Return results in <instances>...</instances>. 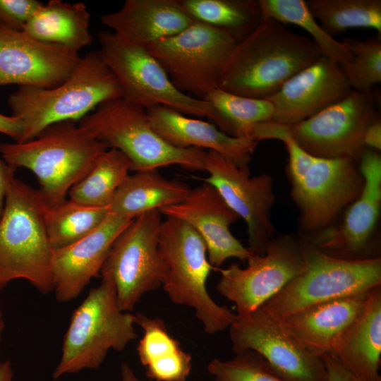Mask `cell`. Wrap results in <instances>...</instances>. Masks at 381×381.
<instances>
[{"mask_svg":"<svg viewBox=\"0 0 381 381\" xmlns=\"http://www.w3.org/2000/svg\"><path fill=\"white\" fill-rule=\"evenodd\" d=\"M251 137L258 142L275 139L284 143L291 197L300 212L304 236L332 225L344 207L360 195L364 179L357 162L312 155L298 146L285 125L273 121L255 126Z\"/></svg>","mask_w":381,"mask_h":381,"instance_id":"6da1fadb","label":"cell"},{"mask_svg":"<svg viewBox=\"0 0 381 381\" xmlns=\"http://www.w3.org/2000/svg\"><path fill=\"white\" fill-rule=\"evenodd\" d=\"M322 56L312 39L264 18L256 30L234 48L218 87L246 97L267 99Z\"/></svg>","mask_w":381,"mask_h":381,"instance_id":"7a4b0ae2","label":"cell"},{"mask_svg":"<svg viewBox=\"0 0 381 381\" xmlns=\"http://www.w3.org/2000/svg\"><path fill=\"white\" fill-rule=\"evenodd\" d=\"M122 97L119 83L98 51L87 53L59 85L18 86L7 100L12 115L23 126L20 140L33 139L47 127L79 121L101 104Z\"/></svg>","mask_w":381,"mask_h":381,"instance_id":"3957f363","label":"cell"},{"mask_svg":"<svg viewBox=\"0 0 381 381\" xmlns=\"http://www.w3.org/2000/svg\"><path fill=\"white\" fill-rule=\"evenodd\" d=\"M109 149L73 121L52 124L32 140L0 143V155L9 165L30 170L49 207L66 199L70 189L93 168Z\"/></svg>","mask_w":381,"mask_h":381,"instance_id":"277c9868","label":"cell"},{"mask_svg":"<svg viewBox=\"0 0 381 381\" xmlns=\"http://www.w3.org/2000/svg\"><path fill=\"white\" fill-rule=\"evenodd\" d=\"M47 206L39 190L11 179L0 218V290L22 279L42 294L53 291Z\"/></svg>","mask_w":381,"mask_h":381,"instance_id":"5b68a950","label":"cell"},{"mask_svg":"<svg viewBox=\"0 0 381 381\" xmlns=\"http://www.w3.org/2000/svg\"><path fill=\"white\" fill-rule=\"evenodd\" d=\"M159 249L167 266L162 286L171 301L193 308L207 334L228 329L236 313L209 294L208 277L218 269L210 263L200 235L187 222L167 217L159 229Z\"/></svg>","mask_w":381,"mask_h":381,"instance_id":"8992f818","label":"cell"},{"mask_svg":"<svg viewBox=\"0 0 381 381\" xmlns=\"http://www.w3.org/2000/svg\"><path fill=\"white\" fill-rule=\"evenodd\" d=\"M301 271L258 309L279 321L310 306L381 286V258L349 260L330 256L299 237Z\"/></svg>","mask_w":381,"mask_h":381,"instance_id":"52a82bcc","label":"cell"},{"mask_svg":"<svg viewBox=\"0 0 381 381\" xmlns=\"http://www.w3.org/2000/svg\"><path fill=\"white\" fill-rule=\"evenodd\" d=\"M101 277L71 315L54 380L98 369L110 350L122 351L137 337L133 314L119 308L112 279Z\"/></svg>","mask_w":381,"mask_h":381,"instance_id":"ba28073f","label":"cell"},{"mask_svg":"<svg viewBox=\"0 0 381 381\" xmlns=\"http://www.w3.org/2000/svg\"><path fill=\"white\" fill-rule=\"evenodd\" d=\"M78 123L109 149L121 152L130 162L131 171L169 165L205 170V150L171 145L152 128L145 109L122 97L101 104Z\"/></svg>","mask_w":381,"mask_h":381,"instance_id":"9c48e42d","label":"cell"},{"mask_svg":"<svg viewBox=\"0 0 381 381\" xmlns=\"http://www.w3.org/2000/svg\"><path fill=\"white\" fill-rule=\"evenodd\" d=\"M103 61L116 76L125 100L147 109L164 106L192 116H214L212 104L175 87L158 61L143 46L128 42L111 31L98 34Z\"/></svg>","mask_w":381,"mask_h":381,"instance_id":"30bf717a","label":"cell"},{"mask_svg":"<svg viewBox=\"0 0 381 381\" xmlns=\"http://www.w3.org/2000/svg\"><path fill=\"white\" fill-rule=\"evenodd\" d=\"M237 42L228 33L195 20L181 32L145 47L179 91L204 99L218 87Z\"/></svg>","mask_w":381,"mask_h":381,"instance_id":"8fae6325","label":"cell"},{"mask_svg":"<svg viewBox=\"0 0 381 381\" xmlns=\"http://www.w3.org/2000/svg\"><path fill=\"white\" fill-rule=\"evenodd\" d=\"M162 214L158 210L135 218L113 243L100 271L114 284L117 303L130 312L144 294L162 286L167 266L159 249Z\"/></svg>","mask_w":381,"mask_h":381,"instance_id":"7c38bea8","label":"cell"},{"mask_svg":"<svg viewBox=\"0 0 381 381\" xmlns=\"http://www.w3.org/2000/svg\"><path fill=\"white\" fill-rule=\"evenodd\" d=\"M380 115L372 94L352 90L315 115L286 128L303 150L323 158L359 162L367 128Z\"/></svg>","mask_w":381,"mask_h":381,"instance_id":"4fadbf2b","label":"cell"},{"mask_svg":"<svg viewBox=\"0 0 381 381\" xmlns=\"http://www.w3.org/2000/svg\"><path fill=\"white\" fill-rule=\"evenodd\" d=\"M248 266L234 263L218 269L217 291L232 302L238 316L247 315L279 292L302 270L303 255L299 238H274L262 255L253 254Z\"/></svg>","mask_w":381,"mask_h":381,"instance_id":"5bb4252c","label":"cell"},{"mask_svg":"<svg viewBox=\"0 0 381 381\" xmlns=\"http://www.w3.org/2000/svg\"><path fill=\"white\" fill-rule=\"evenodd\" d=\"M358 162L364 186L341 222L304 236L325 253L343 260L380 257L376 230L381 209V157L378 151L366 148Z\"/></svg>","mask_w":381,"mask_h":381,"instance_id":"9a60e30c","label":"cell"},{"mask_svg":"<svg viewBox=\"0 0 381 381\" xmlns=\"http://www.w3.org/2000/svg\"><path fill=\"white\" fill-rule=\"evenodd\" d=\"M204 169L209 176L202 181L212 185L226 204L246 223L249 250L262 255L274 238L271 208L275 202L273 180L266 174L250 176L216 152L206 151Z\"/></svg>","mask_w":381,"mask_h":381,"instance_id":"2e32d148","label":"cell"},{"mask_svg":"<svg viewBox=\"0 0 381 381\" xmlns=\"http://www.w3.org/2000/svg\"><path fill=\"white\" fill-rule=\"evenodd\" d=\"M228 329L234 353H258L284 381H328L322 358L306 350L259 309L245 316L236 315Z\"/></svg>","mask_w":381,"mask_h":381,"instance_id":"e0dca14e","label":"cell"},{"mask_svg":"<svg viewBox=\"0 0 381 381\" xmlns=\"http://www.w3.org/2000/svg\"><path fill=\"white\" fill-rule=\"evenodd\" d=\"M80 58L77 51L0 24V87H56L71 75Z\"/></svg>","mask_w":381,"mask_h":381,"instance_id":"ac0fdd59","label":"cell"},{"mask_svg":"<svg viewBox=\"0 0 381 381\" xmlns=\"http://www.w3.org/2000/svg\"><path fill=\"white\" fill-rule=\"evenodd\" d=\"M159 212L187 222L200 235L207 246L209 262L216 269L231 258L244 262L254 254L230 231V226L238 220V215L207 183L191 189L182 202Z\"/></svg>","mask_w":381,"mask_h":381,"instance_id":"d6986e66","label":"cell"},{"mask_svg":"<svg viewBox=\"0 0 381 381\" xmlns=\"http://www.w3.org/2000/svg\"><path fill=\"white\" fill-rule=\"evenodd\" d=\"M351 90L340 65L322 56L267 99L274 107L272 121L296 124L339 102Z\"/></svg>","mask_w":381,"mask_h":381,"instance_id":"ffe728a7","label":"cell"},{"mask_svg":"<svg viewBox=\"0 0 381 381\" xmlns=\"http://www.w3.org/2000/svg\"><path fill=\"white\" fill-rule=\"evenodd\" d=\"M131 220L109 212L102 224L88 235L69 246L53 250V291L58 301L73 300L100 273L113 243Z\"/></svg>","mask_w":381,"mask_h":381,"instance_id":"44dd1931","label":"cell"},{"mask_svg":"<svg viewBox=\"0 0 381 381\" xmlns=\"http://www.w3.org/2000/svg\"><path fill=\"white\" fill-rule=\"evenodd\" d=\"M150 126L166 142L177 148L196 147L217 152L241 168H249L258 141L236 138L212 123L190 117L164 106L146 109Z\"/></svg>","mask_w":381,"mask_h":381,"instance_id":"7402d4cb","label":"cell"},{"mask_svg":"<svg viewBox=\"0 0 381 381\" xmlns=\"http://www.w3.org/2000/svg\"><path fill=\"white\" fill-rule=\"evenodd\" d=\"M371 291L318 303L277 322L306 350L321 357L332 353L363 310Z\"/></svg>","mask_w":381,"mask_h":381,"instance_id":"603a6c76","label":"cell"},{"mask_svg":"<svg viewBox=\"0 0 381 381\" xmlns=\"http://www.w3.org/2000/svg\"><path fill=\"white\" fill-rule=\"evenodd\" d=\"M100 20L122 40L143 47L174 35L195 21L179 0H126Z\"/></svg>","mask_w":381,"mask_h":381,"instance_id":"cb8c5ba5","label":"cell"},{"mask_svg":"<svg viewBox=\"0 0 381 381\" xmlns=\"http://www.w3.org/2000/svg\"><path fill=\"white\" fill-rule=\"evenodd\" d=\"M331 353L358 381H381V286L370 291L363 310Z\"/></svg>","mask_w":381,"mask_h":381,"instance_id":"d4e9b609","label":"cell"},{"mask_svg":"<svg viewBox=\"0 0 381 381\" xmlns=\"http://www.w3.org/2000/svg\"><path fill=\"white\" fill-rule=\"evenodd\" d=\"M133 320L143 332L136 350L147 377L155 381H186L192 356L170 335L164 322L141 313L133 314Z\"/></svg>","mask_w":381,"mask_h":381,"instance_id":"484cf974","label":"cell"},{"mask_svg":"<svg viewBox=\"0 0 381 381\" xmlns=\"http://www.w3.org/2000/svg\"><path fill=\"white\" fill-rule=\"evenodd\" d=\"M190 190L185 183L168 180L157 169L134 171L116 190L109 210L120 217L133 219L144 212L178 204Z\"/></svg>","mask_w":381,"mask_h":381,"instance_id":"4316f807","label":"cell"},{"mask_svg":"<svg viewBox=\"0 0 381 381\" xmlns=\"http://www.w3.org/2000/svg\"><path fill=\"white\" fill-rule=\"evenodd\" d=\"M90 22L85 4L50 0L32 14L23 31L39 41L78 52L92 43Z\"/></svg>","mask_w":381,"mask_h":381,"instance_id":"83f0119b","label":"cell"},{"mask_svg":"<svg viewBox=\"0 0 381 381\" xmlns=\"http://www.w3.org/2000/svg\"><path fill=\"white\" fill-rule=\"evenodd\" d=\"M195 20L222 30L237 43L253 33L263 16L257 0H179Z\"/></svg>","mask_w":381,"mask_h":381,"instance_id":"f1b7e54d","label":"cell"},{"mask_svg":"<svg viewBox=\"0 0 381 381\" xmlns=\"http://www.w3.org/2000/svg\"><path fill=\"white\" fill-rule=\"evenodd\" d=\"M204 99L214 109L211 119L213 124L233 137L251 138L255 126L272 121L274 107L268 99L246 97L219 87L208 93Z\"/></svg>","mask_w":381,"mask_h":381,"instance_id":"f546056e","label":"cell"},{"mask_svg":"<svg viewBox=\"0 0 381 381\" xmlns=\"http://www.w3.org/2000/svg\"><path fill=\"white\" fill-rule=\"evenodd\" d=\"M130 171V162L121 152L107 149L91 171L70 189L69 199L91 207L109 208L116 190Z\"/></svg>","mask_w":381,"mask_h":381,"instance_id":"4dcf8cb0","label":"cell"},{"mask_svg":"<svg viewBox=\"0 0 381 381\" xmlns=\"http://www.w3.org/2000/svg\"><path fill=\"white\" fill-rule=\"evenodd\" d=\"M109 207H91L66 199L47 206L45 225L53 250L69 246L88 235L105 219Z\"/></svg>","mask_w":381,"mask_h":381,"instance_id":"1f68e13d","label":"cell"},{"mask_svg":"<svg viewBox=\"0 0 381 381\" xmlns=\"http://www.w3.org/2000/svg\"><path fill=\"white\" fill-rule=\"evenodd\" d=\"M315 18L331 36L350 28H365L381 32L380 0H308Z\"/></svg>","mask_w":381,"mask_h":381,"instance_id":"d6a6232c","label":"cell"},{"mask_svg":"<svg viewBox=\"0 0 381 381\" xmlns=\"http://www.w3.org/2000/svg\"><path fill=\"white\" fill-rule=\"evenodd\" d=\"M263 18H272L282 24L301 27L312 37L322 55L340 65L351 61V54L342 42L329 35L310 13L304 0H258Z\"/></svg>","mask_w":381,"mask_h":381,"instance_id":"836d02e7","label":"cell"},{"mask_svg":"<svg viewBox=\"0 0 381 381\" xmlns=\"http://www.w3.org/2000/svg\"><path fill=\"white\" fill-rule=\"evenodd\" d=\"M342 42L351 54V60L339 65L351 87L371 94L372 87L381 82L380 40L344 38Z\"/></svg>","mask_w":381,"mask_h":381,"instance_id":"e575fe53","label":"cell"},{"mask_svg":"<svg viewBox=\"0 0 381 381\" xmlns=\"http://www.w3.org/2000/svg\"><path fill=\"white\" fill-rule=\"evenodd\" d=\"M207 370L213 381H284L258 353L246 350L229 360L213 358Z\"/></svg>","mask_w":381,"mask_h":381,"instance_id":"d590c367","label":"cell"},{"mask_svg":"<svg viewBox=\"0 0 381 381\" xmlns=\"http://www.w3.org/2000/svg\"><path fill=\"white\" fill-rule=\"evenodd\" d=\"M42 4L36 0H0V24L23 31L30 17Z\"/></svg>","mask_w":381,"mask_h":381,"instance_id":"8d00e7d4","label":"cell"},{"mask_svg":"<svg viewBox=\"0 0 381 381\" xmlns=\"http://www.w3.org/2000/svg\"><path fill=\"white\" fill-rule=\"evenodd\" d=\"M327 374L328 381H358L331 353L321 356Z\"/></svg>","mask_w":381,"mask_h":381,"instance_id":"74e56055","label":"cell"},{"mask_svg":"<svg viewBox=\"0 0 381 381\" xmlns=\"http://www.w3.org/2000/svg\"><path fill=\"white\" fill-rule=\"evenodd\" d=\"M23 126L21 120L13 115L0 114V133L13 138L18 143L22 137Z\"/></svg>","mask_w":381,"mask_h":381,"instance_id":"f35d334b","label":"cell"},{"mask_svg":"<svg viewBox=\"0 0 381 381\" xmlns=\"http://www.w3.org/2000/svg\"><path fill=\"white\" fill-rule=\"evenodd\" d=\"M16 168L8 164L0 155V218L2 215L8 184L15 176Z\"/></svg>","mask_w":381,"mask_h":381,"instance_id":"ab89813d","label":"cell"},{"mask_svg":"<svg viewBox=\"0 0 381 381\" xmlns=\"http://www.w3.org/2000/svg\"><path fill=\"white\" fill-rule=\"evenodd\" d=\"M363 142L367 148L377 151L381 150V120L380 116L375 119L367 128Z\"/></svg>","mask_w":381,"mask_h":381,"instance_id":"60d3db41","label":"cell"},{"mask_svg":"<svg viewBox=\"0 0 381 381\" xmlns=\"http://www.w3.org/2000/svg\"><path fill=\"white\" fill-rule=\"evenodd\" d=\"M13 372L9 360L0 361V381H13Z\"/></svg>","mask_w":381,"mask_h":381,"instance_id":"b9f144b4","label":"cell"},{"mask_svg":"<svg viewBox=\"0 0 381 381\" xmlns=\"http://www.w3.org/2000/svg\"><path fill=\"white\" fill-rule=\"evenodd\" d=\"M121 381H142L138 378L131 366L126 362L121 365Z\"/></svg>","mask_w":381,"mask_h":381,"instance_id":"7bdbcfd3","label":"cell"},{"mask_svg":"<svg viewBox=\"0 0 381 381\" xmlns=\"http://www.w3.org/2000/svg\"><path fill=\"white\" fill-rule=\"evenodd\" d=\"M5 327V322L2 311L0 310V358H1V341L2 338L3 332Z\"/></svg>","mask_w":381,"mask_h":381,"instance_id":"ee69618b","label":"cell"}]
</instances>
